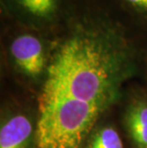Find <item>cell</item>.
<instances>
[{
    "instance_id": "2",
    "label": "cell",
    "mask_w": 147,
    "mask_h": 148,
    "mask_svg": "<svg viewBox=\"0 0 147 148\" xmlns=\"http://www.w3.org/2000/svg\"><path fill=\"white\" fill-rule=\"evenodd\" d=\"M16 24L17 29L8 36L6 44L9 63L17 74L28 79L43 78L48 64L52 34Z\"/></svg>"
},
{
    "instance_id": "5",
    "label": "cell",
    "mask_w": 147,
    "mask_h": 148,
    "mask_svg": "<svg viewBox=\"0 0 147 148\" xmlns=\"http://www.w3.org/2000/svg\"><path fill=\"white\" fill-rule=\"evenodd\" d=\"M125 127L136 148H147V100L137 99L128 105Z\"/></svg>"
},
{
    "instance_id": "7",
    "label": "cell",
    "mask_w": 147,
    "mask_h": 148,
    "mask_svg": "<svg viewBox=\"0 0 147 148\" xmlns=\"http://www.w3.org/2000/svg\"><path fill=\"white\" fill-rule=\"evenodd\" d=\"M88 148H123V143L114 127L103 126L91 136Z\"/></svg>"
},
{
    "instance_id": "4",
    "label": "cell",
    "mask_w": 147,
    "mask_h": 148,
    "mask_svg": "<svg viewBox=\"0 0 147 148\" xmlns=\"http://www.w3.org/2000/svg\"><path fill=\"white\" fill-rule=\"evenodd\" d=\"M36 125L27 115L15 114L3 122L0 130V148H34Z\"/></svg>"
},
{
    "instance_id": "1",
    "label": "cell",
    "mask_w": 147,
    "mask_h": 148,
    "mask_svg": "<svg viewBox=\"0 0 147 148\" xmlns=\"http://www.w3.org/2000/svg\"><path fill=\"white\" fill-rule=\"evenodd\" d=\"M137 30L102 0H79L52 34L34 148H82L139 71L142 47Z\"/></svg>"
},
{
    "instance_id": "3",
    "label": "cell",
    "mask_w": 147,
    "mask_h": 148,
    "mask_svg": "<svg viewBox=\"0 0 147 148\" xmlns=\"http://www.w3.org/2000/svg\"><path fill=\"white\" fill-rule=\"evenodd\" d=\"M79 0H0L5 18L46 34L55 32L70 16Z\"/></svg>"
},
{
    "instance_id": "6",
    "label": "cell",
    "mask_w": 147,
    "mask_h": 148,
    "mask_svg": "<svg viewBox=\"0 0 147 148\" xmlns=\"http://www.w3.org/2000/svg\"><path fill=\"white\" fill-rule=\"evenodd\" d=\"M139 29H147V0H103Z\"/></svg>"
}]
</instances>
